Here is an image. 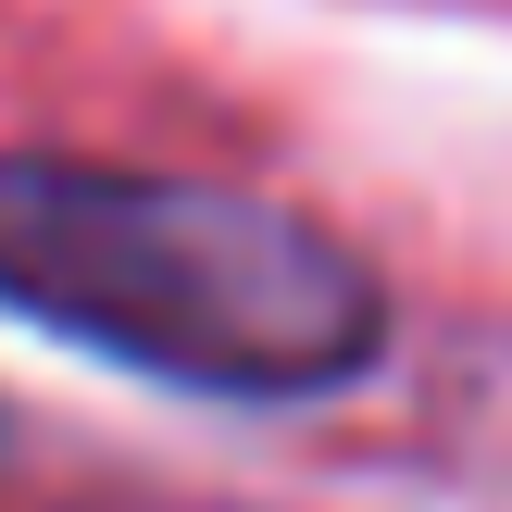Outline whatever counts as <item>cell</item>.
<instances>
[{"instance_id":"1","label":"cell","mask_w":512,"mask_h":512,"mask_svg":"<svg viewBox=\"0 0 512 512\" xmlns=\"http://www.w3.org/2000/svg\"><path fill=\"white\" fill-rule=\"evenodd\" d=\"M0 300L100 363L213 400L350 388L388 338L375 275L313 213L200 175L50 163V150H0Z\"/></svg>"}]
</instances>
